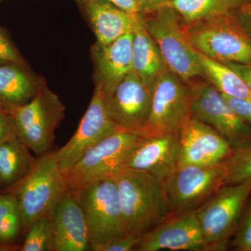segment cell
Masks as SVG:
<instances>
[{"label": "cell", "mask_w": 251, "mask_h": 251, "mask_svg": "<svg viewBox=\"0 0 251 251\" xmlns=\"http://www.w3.org/2000/svg\"><path fill=\"white\" fill-rule=\"evenodd\" d=\"M1 191H0V195H1Z\"/></svg>", "instance_id": "38"}, {"label": "cell", "mask_w": 251, "mask_h": 251, "mask_svg": "<svg viewBox=\"0 0 251 251\" xmlns=\"http://www.w3.org/2000/svg\"><path fill=\"white\" fill-rule=\"evenodd\" d=\"M199 56L206 79L216 90L229 97L251 100L250 91L234 71L224 63L208 58L201 53Z\"/></svg>", "instance_id": "25"}, {"label": "cell", "mask_w": 251, "mask_h": 251, "mask_svg": "<svg viewBox=\"0 0 251 251\" xmlns=\"http://www.w3.org/2000/svg\"><path fill=\"white\" fill-rule=\"evenodd\" d=\"M191 99L189 85L167 71L153 83L150 114L140 135L179 132L191 116Z\"/></svg>", "instance_id": "9"}, {"label": "cell", "mask_w": 251, "mask_h": 251, "mask_svg": "<svg viewBox=\"0 0 251 251\" xmlns=\"http://www.w3.org/2000/svg\"><path fill=\"white\" fill-rule=\"evenodd\" d=\"M179 131L141 135L124 168L146 172L164 182L177 168Z\"/></svg>", "instance_id": "16"}, {"label": "cell", "mask_w": 251, "mask_h": 251, "mask_svg": "<svg viewBox=\"0 0 251 251\" xmlns=\"http://www.w3.org/2000/svg\"><path fill=\"white\" fill-rule=\"evenodd\" d=\"M232 238L229 248L237 251H251V195Z\"/></svg>", "instance_id": "28"}, {"label": "cell", "mask_w": 251, "mask_h": 251, "mask_svg": "<svg viewBox=\"0 0 251 251\" xmlns=\"http://www.w3.org/2000/svg\"><path fill=\"white\" fill-rule=\"evenodd\" d=\"M224 185L223 161L211 166L177 167L164 181L174 214L195 212Z\"/></svg>", "instance_id": "11"}, {"label": "cell", "mask_w": 251, "mask_h": 251, "mask_svg": "<svg viewBox=\"0 0 251 251\" xmlns=\"http://www.w3.org/2000/svg\"><path fill=\"white\" fill-rule=\"evenodd\" d=\"M140 14L148 16L166 6L172 0H136Z\"/></svg>", "instance_id": "35"}, {"label": "cell", "mask_w": 251, "mask_h": 251, "mask_svg": "<svg viewBox=\"0 0 251 251\" xmlns=\"http://www.w3.org/2000/svg\"><path fill=\"white\" fill-rule=\"evenodd\" d=\"M53 234L50 216H41L28 227L21 244V251H52Z\"/></svg>", "instance_id": "26"}, {"label": "cell", "mask_w": 251, "mask_h": 251, "mask_svg": "<svg viewBox=\"0 0 251 251\" xmlns=\"http://www.w3.org/2000/svg\"><path fill=\"white\" fill-rule=\"evenodd\" d=\"M67 187L55 150L39 155L36 164L22 180L1 193L16 197L24 221L25 233L36 219L50 215L64 190Z\"/></svg>", "instance_id": "3"}, {"label": "cell", "mask_w": 251, "mask_h": 251, "mask_svg": "<svg viewBox=\"0 0 251 251\" xmlns=\"http://www.w3.org/2000/svg\"><path fill=\"white\" fill-rule=\"evenodd\" d=\"M188 85L192 94L191 116L215 130L233 150L251 145V127L238 117L210 82L198 79Z\"/></svg>", "instance_id": "10"}, {"label": "cell", "mask_w": 251, "mask_h": 251, "mask_svg": "<svg viewBox=\"0 0 251 251\" xmlns=\"http://www.w3.org/2000/svg\"><path fill=\"white\" fill-rule=\"evenodd\" d=\"M132 41L133 33H129L107 45L96 42L91 47L94 84L102 89L105 97L133 72Z\"/></svg>", "instance_id": "19"}, {"label": "cell", "mask_w": 251, "mask_h": 251, "mask_svg": "<svg viewBox=\"0 0 251 251\" xmlns=\"http://www.w3.org/2000/svg\"><path fill=\"white\" fill-rule=\"evenodd\" d=\"M232 151V147L215 130L191 116L179 130L177 167L217 164Z\"/></svg>", "instance_id": "15"}, {"label": "cell", "mask_w": 251, "mask_h": 251, "mask_svg": "<svg viewBox=\"0 0 251 251\" xmlns=\"http://www.w3.org/2000/svg\"><path fill=\"white\" fill-rule=\"evenodd\" d=\"M46 85L28 65L0 63V104L11 111L30 101Z\"/></svg>", "instance_id": "20"}, {"label": "cell", "mask_w": 251, "mask_h": 251, "mask_svg": "<svg viewBox=\"0 0 251 251\" xmlns=\"http://www.w3.org/2000/svg\"><path fill=\"white\" fill-rule=\"evenodd\" d=\"M251 0H172L170 6L179 15L185 26L233 13Z\"/></svg>", "instance_id": "23"}, {"label": "cell", "mask_w": 251, "mask_h": 251, "mask_svg": "<svg viewBox=\"0 0 251 251\" xmlns=\"http://www.w3.org/2000/svg\"><path fill=\"white\" fill-rule=\"evenodd\" d=\"M145 16V27L155 41L169 70L190 84L205 78L199 53L188 40L177 13L163 6Z\"/></svg>", "instance_id": "2"}, {"label": "cell", "mask_w": 251, "mask_h": 251, "mask_svg": "<svg viewBox=\"0 0 251 251\" xmlns=\"http://www.w3.org/2000/svg\"><path fill=\"white\" fill-rule=\"evenodd\" d=\"M251 195V179L226 184L195 211L206 251H227L244 206Z\"/></svg>", "instance_id": "4"}, {"label": "cell", "mask_w": 251, "mask_h": 251, "mask_svg": "<svg viewBox=\"0 0 251 251\" xmlns=\"http://www.w3.org/2000/svg\"><path fill=\"white\" fill-rule=\"evenodd\" d=\"M224 64L242 78L251 93V64L236 62H225Z\"/></svg>", "instance_id": "34"}, {"label": "cell", "mask_w": 251, "mask_h": 251, "mask_svg": "<svg viewBox=\"0 0 251 251\" xmlns=\"http://www.w3.org/2000/svg\"><path fill=\"white\" fill-rule=\"evenodd\" d=\"M0 251H2V249H1V247H0Z\"/></svg>", "instance_id": "37"}, {"label": "cell", "mask_w": 251, "mask_h": 251, "mask_svg": "<svg viewBox=\"0 0 251 251\" xmlns=\"http://www.w3.org/2000/svg\"><path fill=\"white\" fill-rule=\"evenodd\" d=\"M206 251V244L195 212L174 214L143 234L138 251Z\"/></svg>", "instance_id": "14"}, {"label": "cell", "mask_w": 251, "mask_h": 251, "mask_svg": "<svg viewBox=\"0 0 251 251\" xmlns=\"http://www.w3.org/2000/svg\"><path fill=\"white\" fill-rule=\"evenodd\" d=\"M25 234L19 203L9 193L0 195V247L3 251H21L20 239Z\"/></svg>", "instance_id": "24"}, {"label": "cell", "mask_w": 251, "mask_h": 251, "mask_svg": "<svg viewBox=\"0 0 251 251\" xmlns=\"http://www.w3.org/2000/svg\"><path fill=\"white\" fill-rule=\"evenodd\" d=\"M77 8L97 38V44L107 45L145 24V16L133 14L109 0H75Z\"/></svg>", "instance_id": "17"}, {"label": "cell", "mask_w": 251, "mask_h": 251, "mask_svg": "<svg viewBox=\"0 0 251 251\" xmlns=\"http://www.w3.org/2000/svg\"><path fill=\"white\" fill-rule=\"evenodd\" d=\"M141 237L133 234H125L109 242L102 248L100 251H135Z\"/></svg>", "instance_id": "31"}, {"label": "cell", "mask_w": 251, "mask_h": 251, "mask_svg": "<svg viewBox=\"0 0 251 251\" xmlns=\"http://www.w3.org/2000/svg\"><path fill=\"white\" fill-rule=\"evenodd\" d=\"M37 158L18 137L0 144V191L19 182L34 168Z\"/></svg>", "instance_id": "22"}, {"label": "cell", "mask_w": 251, "mask_h": 251, "mask_svg": "<svg viewBox=\"0 0 251 251\" xmlns=\"http://www.w3.org/2000/svg\"><path fill=\"white\" fill-rule=\"evenodd\" d=\"M185 29L194 49L208 58L251 64V38L232 13L185 26Z\"/></svg>", "instance_id": "7"}, {"label": "cell", "mask_w": 251, "mask_h": 251, "mask_svg": "<svg viewBox=\"0 0 251 251\" xmlns=\"http://www.w3.org/2000/svg\"><path fill=\"white\" fill-rule=\"evenodd\" d=\"M232 15L238 24L251 38V1L235 10Z\"/></svg>", "instance_id": "33"}, {"label": "cell", "mask_w": 251, "mask_h": 251, "mask_svg": "<svg viewBox=\"0 0 251 251\" xmlns=\"http://www.w3.org/2000/svg\"><path fill=\"white\" fill-rule=\"evenodd\" d=\"M152 87L133 72L128 74L112 93L105 97L112 121L122 129L141 134L151 108Z\"/></svg>", "instance_id": "13"}, {"label": "cell", "mask_w": 251, "mask_h": 251, "mask_svg": "<svg viewBox=\"0 0 251 251\" xmlns=\"http://www.w3.org/2000/svg\"><path fill=\"white\" fill-rule=\"evenodd\" d=\"M50 216L53 234L52 251H90L85 214L75 193L68 186Z\"/></svg>", "instance_id": "18"}, {"label": "cell", "mask_w": 251, "mask_h": 251, "mask_svg": "<svg viewBox=\"0 0 251 251\" xmlns=\"http://www.w3.org/2000/svg\"><path fill=\"white\" fill-rule=\"evenodd\" d=\"M121 129L110 118L103 91L94 87L90 105L72 138L55 150L59 166L64 175L82 155L104 138Z\"/></svg>", "instance_id": "12"}, {"label": "cell", "mask_w": 251, "mask_h": 251, "mask_svg": "<svg viewBox=\"0 0 251 251\" xmlns=\"http://www.w3.org/2000/svg\"><path fill=\"white\" fill-rule=\"evenodd\" d=\"M127 234L142 236L174 214L164 182L146 172L124 168L112 176Z\"/></svg>", "instance_id": "1"}, {"label": "cell", "mask_w": 251, "mask_h": 251, "mask_svg": "<svg viewBox=\"0 0 251 251\" xmlns=\"http://www.w3.org/2000/svg\"><path fill=\"white\" fill-rule=\"evenodd\" d=\"M65 112L58 96L46 85L30 101L13 110L18 139L36 155L49 152Z\"/></svg>", "instance_id": "8"}, {"label": "cell", "mask_w": 251, "mask_h": 251, "mask_svg": "<svg viewBox=\"0 0 251 251\" xmlns=\"http://www.w3.org/2000/svg\"><path fill=\"white\" fill-rule=\"evenodd\" d=\"M1 1V0H0V1Z\"/></svg>", "instance_id": "39"}, {"label": "cell", "mask_w": 251, "mask_h": 251, "mask_svg": "<svg viewBox=\"0 0 251 251\" xmlns=\"http://www.w3.org/2000/svg\"><path fill=\"white\" fill-rule=\"evenodd\" d=\"M16 137L13 112L0 104V144Z\"/></svg>", "instance_id": "30"}, {"label": "cell", "mask_w": 251, "mask_h": 251, "mask_svg": "<svg viewBox=\"0 0 251 251\" xmlns=\"http://www.w3.org/2000/svg\"><path fill=\"white\" fill-rule=\"evenodd\" d=\"M139 133L119 129L91 148L66 173L68 188L77 192L124 169Z\"/></svg>", "instance_id": "5"}, {"label": "cell", "mask_w": 251, "mask_h": 251, "mask_svg": "<svg viewBox=\"0 0 251 251\" xmlns=\"http://www.w3.org/2000/svg\"><path fill=\"white\" fill-rule=\"evenodd\" d=\"M221 94L238 117L251 127V100L234 98L226 94Z\"/></svg>", "instance_id": "32"}, {"label": "cell", "mask_w": 251, "mask_h": 251, "mask_svg": "<svg viewBox=\"0 0 251 251\" xmlns=\"http://www.w3.org/2000/svg\"><path fill=\"white\" fill-rule=\"evenodd\" d=\"M224 184H234L251 179V144L233 150L223 161Z\"/></svg>", "instance_id": "27"}, {"label": "cell", "mask_w": 251, "mask_h": 251, "mask_svg": "<svg viewBox=\"0 0 251 251\" xmlns=\"http://www.w3.org/2000/svg\"><path fill=\"white\" fill-rule=\"evenodd\" d=\"M132 68L140 78L151 85L169 70L158 46L145 27V21L133 33Z\"/></svg>", "instance_id": "21"}, {"label": "cell", "mask_w": 251, "mask_h": 251, "mask_svg": "<svg viewBox=\"0 0 251 251\" xmlns=\"http://www.w3.org/2000/svg\"><path fill=\"white\" fill-rule=\"evenodd\" d=\"M85 214L90 251H100L113 239L126 234L118 188L113 177L74 192Z\"/></svg>", "instance_id": "6"}, {"label": "cell", "mask_w": 251, "mask_h": 251, "mask_svg": "<svg viewBox=\"0 0 251 251\" xmlns=\"http://www.w3.org/2000/svg\"><path fill=\"white\" fill-rule=\"evenodd\" d=\"M0 63L28 65L6 30L0 27Z\"/></svg>", "instance_id": "29"}, {"label": "cell", "mask_w": 251, "mask_h": 251, "mask_svg": "<svg viewBox=\"0 0 251 251\" xmlns=\"http://www.w3.org/2000/svg\"><path fill=\"white\" fill-rule=\"evenodd\" d=\"M109 1L128 12L140 14L136 0H109Z\"/></svg>", "instance_id": "36"}]
</instances>
